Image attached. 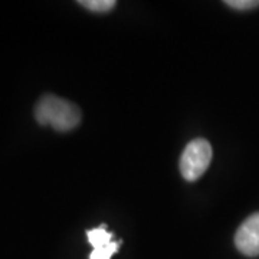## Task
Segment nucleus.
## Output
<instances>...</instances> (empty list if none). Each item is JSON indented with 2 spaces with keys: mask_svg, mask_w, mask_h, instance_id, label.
<instances>
[{
  "mask_svg": "<svg viewBox=\"0 0 259 259\" xmlns=\"http://www.w3.org/2000/svg\"><path fill=\"white\" fill-rule=\"evenodd\" d=\"M35 118L40 125H49L58 133H68L79 125L82 115L71 101L48 94L37 101Z\"/></svg>",
  "mask_w": 259,
  "mask_h": 259,
  "instance_id": "f257e3e1",
  "label": "nucleus"
},
{
  "mask_svg": "<svg viewBox=\"0 0 259 259\" xmlns=\"http://www.w3.org/2000/svg\"><path fill=\"white\" fill-rule=\"evenodd\" d=\"M212 146L207 140L196 139L190 141L180 157V173L187 182H196L203 176L212 161Z\"/></svg>",
  "mask_w": 259,
  "mask_h": 259,
  "instance_id": "f03ea898",
  "label": "nucleus"
},
{
  "mask_svg": "<svg viewBox=\"0 0 259 259\" xmlns=\"http://www.w3.org/2000/svg\"><path fill=\"white\" fill-rule=\"evenodd\" d=\"M235 245L246 256H259V212L250 214L235 235Z\"/></svg>",
  "mask_w": 259,
  "mask_h": 259,
  "instance_id": "7ed1b4c3",
  "label": "nucleus"
},
{
  "mask_svg": "<svg viewBox=\"0 0 259 259\" xmlns=\"http://www.w3.org/2000/svg\"><path fill=\"white\" fill-rule=\"evenodd\" d=\"M88 242L94 246V249H100L112 243V233L107 231V225H101L87 232Z\"/></svg>",
  "mask_w": 259,
  "mask_h": 259,
  "instance_id": "20e7f679",
  "label": "nucleus"
},
{
  "mask_svg": "<svg viewBox=\"0 0 259 259\" xmlns=\"http://www.w3.org/2000/svg\"><path fill=\"white\" fill-rule=\"evenodd\" d=\"M82 8L85 9L95 12V13H105V12H110V10L115 6V2L114 0H81L78 2Z\"/></svg>",
  "mask_w": 259,
  "mask_h": 259,
  "instance_id": "39448f33",
  "label": "nucleus"
},
{
  "mask_svg": "<svg viewBox=\"0 0 259 259\" xmlns=\"http://www.w3.org/2000/svg\"><path fill=\"white\" fill-rule=\"evenodd\" d=\"M120 248V242H112L110 245L100 248V249H94L90 255V259H111V256Z\"/></svg>",
  "mask_w": 259,
  "mask_h": 259,
  "instance_id": "423d86ee",
  "label": "nucleus"
},
{
  "mask_svg": "<svg viewBox=\"0 0 259 259\" xmlns=\"http://www.w3.org/2000/svg\"><path fill=\"white\" fill-rule=\"evenodd\" d=\"M225 5L236 10H250L259 8V0H226Z\"/></svg>",
  "mask_w": 259,
  "mask_h": 259,
  "instance_id": "0eeeda50",
  "label": "nucleus"
}]
</instances>
